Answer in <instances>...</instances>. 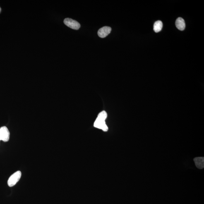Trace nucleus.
Masks as SVG:
<instances>
[{"label":"nucleus","mask_w":204,"mask_h":204,"mask_svg":"<svg viewBox=\"0 0 204 204\" xmlns=\"http://www.w3.org/2000/svg\"><path fill=\"white\" fill-rule=\"evenodd\" d=\"M21 176V172L18 171L10 176L8 181V184L10 187L15 186L20 180Z\"/></svg>","instance_id":"2"},{"label":"nucleus","mask_w":204,"mask_h":204,"mask_svg":"<svg viewBox=\"0 0 204 204\" xmlns=\"http://www.w3.org/2000/svg\"><path fill=\"white\" fill-rule=\"evenodd\" d=\"M64 23L65 25L74 30H78L80 28L79 23L76 20L70 18H66L64 20Z\"/></svg>","instance_id":"3"},{"label":"nucleus","mask_w":204,"mask_h":204,"mask_svg":"<svg viewBox=\"0 0 204 204\" xmlns=\"http://www.w3.org/2000/svg\"><path fill=\"white\" fill-rule=\"evenodd\" d=\"M112 31L111 27L105 26L99 29L98 32V34L101 38H104L109 35Z\"/></svg>","instance_id":"5"},{"label":"nucleus","mask_w":204,"mask_h":204,"mask_svg":"<svg viewBox=\"0 0 204 204\" xmlns=\"http://www.w3.org/2000/svg\"><path fill=\"white\" fill-rule=\"evenodd\" d=\"M10 133L9 130L6 126L0 128V141L7 142L10 139Z\"/></svg>","instance_id":"4"},{"label":"nucleus","mask_w":204,"mask_h":204,"mask_svg":"<svg viewBox=\"0 0 204 204\" xmlns=\"http://www.w3.org/2000/svg\"><path fill=\"white\" fill-rule=\"evenodd\" d=\"M195 166L199 169H203L204 167V158L198 157L193 159Z\"/></svg>","instance_id":"6"},{"label":"nucleus","mask_w":204,"mask_h":204,"mask_svg":"<svg viewBox=\"0 0 204 204\" xmlns=\"http://www.w3.org/2000/svg\"><path fill=\"white\" fill-rule=\"evenodd\" d=\"M176 25L177 28L181 31L184 30L186 27L184 20L181 18H179L176 19Z\"/></svg>","instance_id":"7"},{"label":"nucleus","mask_w":204,"mask_h":204,"mask_svg":"<svg viewBox=\"0 0 204 204\" xmlns=\"http://www.w3.org/2000/svg\"><path fill=\"white\" fill-rule=\"evenodd\" d=\"M1 7H0V13H1Z\"/></svg>","instance_id":"9"},{"label":"nucleus","mask_w":204,"mask_h":204,"mask_svg":"<svg viewBox=\"0 0 204 204\" xmlns=\"http://www.w3.org/2000/svg\"><path fill=\"white\" fill-rule=\"evenodd\" d=\"M107 117V114L105 111L101 112L98 114L94 123V126L99 129H102L104 131H107L108 130V128L105 122V119Z\"/></svg>","instance_id":"1"},{"label":"nucleus","mask_w":204,"mask_h":204,"mask_svg":"<svg viewBox=\"0 0 204 204\" xmlns=\"http://www.w3.org/2000/svg\"><path fill=\"white\" fill-rule=\"evenodd\" d=\"M163 23L160 20L155 22L154 25V30L156 33H158L162 30L163 28Z\"/></svg>","instance_id":"8"}]
</instances>
